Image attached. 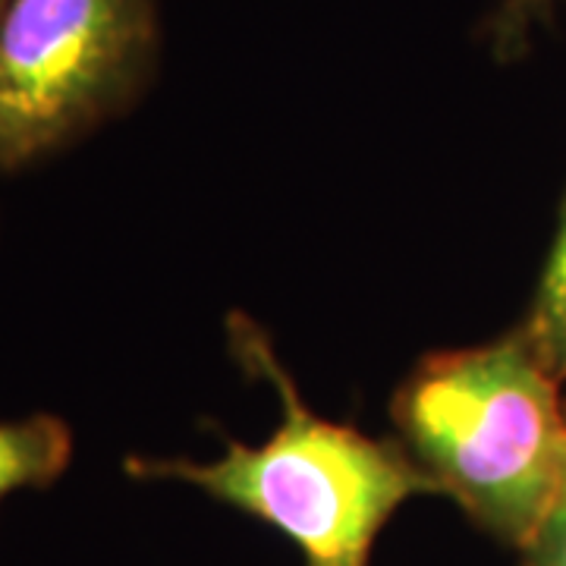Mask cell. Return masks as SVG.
<instances>
[{
	"instance_id": "cell-1",
	"label": "cell",
	"mask_w": 566,
	"mask_h": 566,
	"mask_svg": "<svg viewBox=\"0 0 566 566\" xmlns=\"http://www.w3.org/2000/svg\"><path fill=\"white\" fill-rule=\"evenodd\" d=\"M243 371L281 400V422L262 444L223 441L214 460L129 457L126 472L177 482L281 532L305 566H371V551L394 513L412 497H444L400 441L322 419L305 403L264 331L245 315L227 322Z\"/></svg>"
},
{
	"instance_id": "cell-2",
	"label": "cell",
	"mask_w": 566,
	"mask_h": 566,
	"mask_svg": "<svg viewBox=\"0 0 566 566\" xmlns=\"http://www.w3.org/2000/svg\"><path fill=\"white\" fill-rule=\"evenodd\" d=\"M390 412L447 501L510 551L526 545L566 472V403L523 327L424 356Z\"/></svg>"
},
{
	"instance_id": "cell-3",
	"label": "cell",
	"mask_w": 566,
	"mask_h": 566,
	"mask_svg": "<svg viewBox=\"0 0 566 566\" xmlns=\"http://www.w3.org/2000/svg\"><path fill=\"white\" fill-rule=\"evenodd\" d=\"M158 57V0H10L0 17V170L123 114Z\"/></svg>"
},
{
	"instance_id": "cell-4",
	"label": "cell",
	"mask_w": 566,
	"mask_h": 566,
	"mask_svg": "<svg viewBox=\"0 0 566 566\" xmlns=\"http://www.w3.org/2000/svg\"><path fill=\"white\" fill-rule=\"evenodd\" d=\"M73 457V434L57 416L0 422V504L22 488H48Z\"/></svg>"
},
{
	"instance_id": "cell-5",
	"label": "cell",
	"mask_w": 566,
	"mask_h": 566,
	"mask_svg": "<svg viewBox=\"0 0 566 566\" xmlns=\"http://www.w3.org/2000/svg\"><path fill=\"white\" fill-rule=\"evenodd\" d=\"M535 356L564 385L566 381V196L557 218V233L528 305L526 322L520 324Z\"/></svg>"
},
{
	"instance_id": "cell-6",
	"label": "cell",
	"mask_w": 566,
	"mask_h": 566,
	"mask_svg": "<svg viewBox=\"0 0 566 566\" xmlns=\"http://www.w3.org/2000/svg\"><path fill=\"white\" fill-rule=\"evenodd\" d=\"M557 0H504L491 20V44L501 61H513L526 51L532 32L554 17Z\"/></svg>"
},
{
	"instance_id": "cell-7",
	"label": "cell",
	"mask_w": 566,
	"mask_h": 566,
	"mask_svg": "<svg viewBox=\"0 0 566 566\" xmlns=\"http://www.w3.org/2000/svg\"><path fill=\"white\" fill-rule=\"evenodd\" d=\"M520 566H566V472L545 516L520 551Z\"/></svg>"
},
{
	"instance_id": "cell-8",
	"label": "cell",
	"mask_w": 566,
	"mask_h": 566,
	"mask_svg": "<svg viewBox=\"0 0 566 566\" xmlns=\"http://www.w3.org/2000/svg\"><path fill=\"white\" fill-rule=\"evenodd\" d=\"M7 3H10V0H0V17H3V10H7Z\"/></svg>"
}]
</instances>
